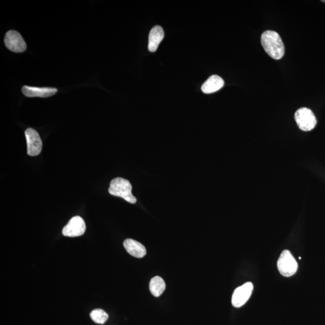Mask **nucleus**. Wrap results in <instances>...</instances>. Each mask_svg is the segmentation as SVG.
<instances>
[{
  "mask_svg": "<svg viewBox=\"0 0 325 325\" xmlns=\"http://www.w3.org/2000/svg\"><path fill=\"white\" fill-rule=\"evenodd\" d=\"M254 286L251 282H247L234 290L232 296V304L234 307L239 308L247 303L253 291Z\"/></svg>",
  "mask_w": 325,
  "mask_h": 325,
  "instance_id": "6e6552de",
  "label": "nucleus"
},
{
  "mask_svg": "<svg viewBox=\"0 0 325 325\" xmlns=\"http://www.w3.org/2000/svg\"><path fill=\"white\" fill-rule=\"evenodd\" d=\"M277 266L280 274L286 277L295 275L298 268L295 258L288 250L282 252L278 260Z\"/></svg>",
  "mask_w": 325,
  "mask_h": 325,
  "instance_id": "7ed1b4c3",
  "label": "nucleus"
},
{
  "mask_svg": "<svg viewBox=\"0 0 325 325\" xmlns=\"http://www.w3.org/2000/svg\"><path fill=\"white\" fill-rule=\"evenodd\" d=\"M5 46L15 53H23L27 49V44L20 33L15 30L7 32L5 37Z\"/></svg>",
  "mask_w": 325,
  "mask_h": 325,
  "instance_id": "423d86ee",
  "label": "nucleus"
},
{
  "mask_svg": "<svg viewBox=\"0 0 325 325\" xmlns=\"http://www.w3.org/2000/svg\"><path fill=\"white\" fill-rule=\"evenodd\" d=\"M166 289L165 282L160 276H155L150 282V292L154 296L159 297L162 295Z\"/></svg>",
  "mask_w": 325,
  "mask_h": 325,
  "instance_id": "ddd939ff",
  "label": "nucleus"
},
{
  "mask_svg": "<svg viewBox=\"0 0 325 325\" xmlns=\"http://www.w3.org/2000/svg\"><path fill=\"white\" fill-rule=\"evenodd\" d=\"M124 247L128 253L136 258H143L147 254L146 248L143 244L133 239H126L124 242Z\"/></svg>",
  "mask_w": 325,
  "mask_h": 325,
  "instance_id": "9d476101",
  "label": "nucleus"
},
{
  "mask_svg": "<svg viewBox=\"0 0 325 325\" xmlns=\"http://www.w3.org/2000/svg\"><path fill=\"white\" fill-rule=\"evenodd\" d=\"M321 2L325 3V1H324V0H323V1H321Z\"/></svg>",
  "mask_w": 325,
  "mask_h": 325,
  "instance_id": "2eb2a0df",
  "label": "nucleus"
},
{
  "mask_svg": "<svg viewBox=\"0 0 325 325\" xmlns=\"http://www.w3.org/2000/svg\"><path fill=\"white\" fill-rule=\"evenodd\" d=\"M22 92L27 97L47 98L56 94L57 92V89L24 86L22 88Z\"/></svg>",
  "mask_w": 325,
  "mask_h": 325,
  "instance_id": "1a4fd4ad",
  "label": "nucleus"
},
{
  "mask_svg": "<svg viewBox=\"0 0 325 325\" xmlns=\"http://www.w3.org/2000/svg\"><path fill=\"white\" fill-rule=\"evenodd\" d=\"M86 231V224L80 216H75L62 230L64 236L75 237L82 236Z\"/></svg>",
  "mask_w": 325,
  "mask_h": 325,
  "instance_id": "0eeeda50",
  "label": "nucleus"
},
{
  "mask_svg": "<svg viewBox=\"0 0 325 325\" xmlns=\"http://www.w3.org/2000/svg\"><path fill=\"white\" fill-rule=\"evenodd\" d=\"M132 186L127 179L123 178L113 179L110 182L109 192L110 195L120 197L131 204H135L137 199L131 193Z\"/></svg>",
  "mask_w": 325,
  "mask_h": 325,
  "instance_id": "f03ea898",
  "label": "nucleus"
},
{
  "mask_svg": "<svg viewBox=\"0 0 325 325\" xmlns=\"http://www.w3.org/2000/svg\"><path fill=\"white\" fill-rule=\"evenodd\" d=\"M27 144V154L30 156L34 157L39 155L43 149L42 140L39 133L35 130L29 128L25 131Z\"/></svg>",
  "mask_w": 325,
  "mask_h": 325,
  "instance_id": "39448f33",
  "label": "nucleus"
},
{
  "mask_svg": "<svg viewBox=\"0 0 325 325\" xmlns=\"http://www.w3.org/2000/svg\"><path fill=\"white\" fill-rule=\"evenodd\" d=\"M224 86V79L218 75H213L203 84L201 89L204 93L209 94L218 91Z\"/></svg>",
  "mask_w": 325,
  "mask_h": 325,
  "instance_id": "f8f14e48",
  "label": "nucleus"
},
{
  "mask_svg": "<svg viewBox=\"0 0 325 325\" xmlns=\"http://www.w3.org/2000/svg\"><path fill=\"white\" fill-rule=\"evenodd\" d=\"M295 119L297 126L304 131L312 130L316 127L317 119L315 115L309 109L303 107L297 110Z\"/></svg>",
  "mask_w": 325,
  "mask_h": 325,
  "instance_id": "20e7f679",
  "label": "nucleus"
},
{
  "mask_svg": "<svg viewBox=\"0 0 325 325\" xmlns=\"http://www.w3.org/2000/svg\"><path fill=\"white\" fill-rule=\"evenodd\" d=\"M261 43L266 53L274 59L280 60L285 56V45L279 34L275 31L267 30L262 33Z\"/></svg>",
  "mask_w": 325,
  "mask_h": 325,
  "instance_id": "f257e3e1",
  "label": "nucleus"
},
{
  "mask_svg": "<svg viewBox=\"0 0 325 325\" xmlns=\"http://www.w3.org/2000/svg\"><path fill=\"white\" fill-rule=\"evenodd\" d=\"M91 319L96 323L104 324L108 319L109 315L101 309H95L90 314Z\"/></svg>",
  "mask_w": 325,
  "mask_h": 325,
  "instance_id": "4468645a",
  "label": "nucleus"
},
{
  "mask_svg": "<svg viewBox=\"0 0 325 325\" xmlns=\"http://www.w3.org/2000/svg\"><path fill=\"white\" fill-rule=\"evenodd\" d=\"M165 36L164 29L160 26H155L151 29L149 35L148 49L150 52H155L157 50Z\"/></svg>",
  "mask_w": 325,
  "mask_h": 325,
  "instance_id": "9b49d317",
  "label": "nucleus"
}]
</instances>
